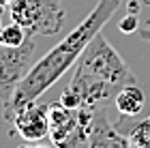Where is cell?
<instances>
[{
  "label": "cell",
  "mask_w": 150,
  "mask_h": 148,
  "mask_svg": "<svg viewBox=\"0 0 150 148\" xmlns=\"http://www.w3.org/2000/svg\"><path fill=\"white\" fill-rule=\"evenodd\" d=\"M120 2L122 0H99L94 4V9L84 17V22L77 24L56 47H52L45 56H41L30 67L26 77L17 84L11 103L4 105V120L6 123L13 118V114L17 110L26 107L28 103L39 101V97H43L71 67L77 64L79 56L88 47V43L92 41V37L97 32H101V28L112 19V15L118 11Z\"/></svg>",
  "instance_id": "obj_1"
},
{
  "label": "cell",
  "mask_w": 150,
  "mask_h": 148,
  "mask_svg": "<svg viewBox=\"0 0 150 148\" xmlns=\"http://www.w3.org/2000/svg\"><path fill=\"white\" fill-rule=\"evenodd\" d=\"M135 75L127 62L120 58L107 39L97 32L88 47L75 64L73 77L60 95V103L64 107H94L107 103L116 97L122 86L133 84Z\"/></svg>",
  "instance_id": "obj_2"
},
{
  "label": "cell",
  "mask_w": 150,
  "mask_h": 148,
  "mask_svg": "<svg viewBox=\"0 0 150 148\" xmlns=\"http://www.w3.org/2000/svg\"><path fill=\"white\" fill-rule=\"evenodd\" d=\"M9 13L30 37H54L64 24L62 0H13Z\"/></svg>",
  "instance_id": "obj_3"
},
{
  "label": "cell",
  "mask_w": 150,
  "mask_h": 148,
  "mask_svg": "<svg viewBox=\"0 0 150 148\" xmlns=\"http://www.w3.org/2000/svg\"><path fill=\"white\" fill-rule=\"evenodd\" d=\"M35 52H37L35 37H28L19 47L0 45V103H2V107L11 103L17 84L30 71Z\"/></svg>",
  "instance_id": "obj_4"
},
{
  "label": "cell",
  "mask_w": 150,
  "mask_h": 148,
  "mask_svg": "<svg viewBox=\"0 0 150 148\" xmlns=\"http://www.w3.org/2000/svg\"><path fill=\"white\" fill-rule=\"evenodd\" d=\"M13 125L11 133H17L28 144H41L50 137V105L35 101L17 110L9 120Z\"/></svg>",
  "instance_id": "obj_5"
},
{
  "label": "cell",
  "mask_w": 150,
  "mask_h": 148,
  "mask_svg": "<svg viewBox=\"0 0 150 148\" xmlns=\"http://www.w3.org/2000/svg\"><path fill=\"white\" fill-rule=\"evenodd\" d=\"M129 140L118 135L112 125L107 123L105 112L97 107L94 110V118H92V127H90V137H88V146H127Z\"/></svg>",
  "instance_id": "obj_6"
},
{
  "label": "cell",
  "mask_w": 150,
  "mask_h": 148,
  "mask_svg": "<svg viewBox=\"0 0 150 148\" xmlns=\"http://www.w3.org/2000/svg\"><path fill=\"white\" fill-rule=\"evenodd\" d=\"M144 103H146V95L135 82L122 86V88L116 92V97H114V105H116V110L120 112L122 118L137 116V114L144 110Z\"/></svg>",
  "instance_id": "obj_7"
},
{
  "label": "cell",
  "mask_w": 150,
  "mask_h": 148,
  "mask_svg": "<svg viewBox=\"0 0 150 148\" xmlns=\"http://www.w3.org/2000/svg\"><path fill=\"white\" fill-rule=\"evenodd\" d=\"M30 35L26 32L24 26H19L17 22H13L9 26H2L0 28V45L4 47H19Z\"/></svg>",
  "instance_id": "obj_8"
},
{
  "label": "cell",
  "mask_w": 150,
  "mask_h": 148,
  "mask_svg": "<svg viewBox=\"0 0 150 148\" xmlns=\"http://www.w3.org/2000/svg\"><path fill=\"white\" fill-rule=\"evenodd\" d=\"M118 28H120V32H125V35L139 30V19H137V13H129L127 17H122V19H120V24H118Z\"/></svg>",
  "instance_id": "obj_9"
},
{
  "label": "cell",
  "mask_w": 150,
  "mask_h": 148,
  "mask_svg": "<svg viewBox=\"0 0 150 148\" xmlns=\"http://www.w3.org/2000/svg\"><path fill=\"white\" fill-rule=\"evenodd\" d=\"M137 32H139V39H142V41L150 43V26H146V28H139Z\"/></svg>",
  "instance_id": "obj_10"
},
{
  "label": "cell",
  "mask_w": 150,
  "mask_h": 148,
  "mask_svg": "<svg viewBox=\"0 0 150 148\" xmlns=\"http://www.w3.org/2000/svg\"><path fill=\"white\" fill-rule=\"evenodd\" d=\"M137 6H139L137 0H131V2H129V13H137Z\"/></svg>",
  "instance_id": "obj_11"
},
{
  "label": "cell",
  "mask_w": 150,
  "mask_h": 148,
  "mask_svg": "<svg viewBox=\"0 0 150 148\" xmlns=\"http://www.w3.org/2000/svg\"><path fill=\"white\" fill-rule=\"evenodd\" d=\"M142 2H144V4H148V6H150V0H142Z\"/></svg>",
  "instance_id": "obj_12"
},
{
  "label": "cell",
  "mask_w": 150,
  "mask_h": 148,
  "mask_svg": "<svg viewBox=\"0 0 150 148\" xmlns=\"http://www.w3.org/2000/svg\"><path fill=\"white\" fill-rule=\"evenodd\" d=\"M0 11H2V9H0ZM0 28H2V24H0Z\"/></svg>",
  "instance_id": "obj_13"
}]
</instances>
